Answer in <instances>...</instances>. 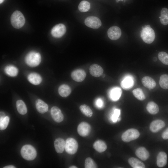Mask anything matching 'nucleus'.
<instances>
[{"label":"nucleus","instance_id":"1","mask_svg":"<svg viewBox=\"0 0 168 168\" xmlns=\"http://www.w3.org/2000/svg\"><path fill=\"white\" fill-rule=\"evenodd\" d=\"M141 37L144 42L147 44H151L153 42L155 39V33L150 26L147 25L142 27Z\"/></svg>","mask_w":168,"mask_h":168},{"label":"nucleus","instance_id":"2","mask_svg":"<svg viewBox=\"0 0 168 168\" xmlns=\"http://www.w3.org/2000/svg\"><path fill=\"white\" fill-rule=\"evenodd\" d=\"M11 22L15 28L19 29L22 27L25 22V17L22 13L19 11H15L12 14Z\"/></svg>","mask_w":168,"mask_h":168},{"label":"nucleus","instance_id":"3","mask_svg":"<svg viewBox=\"0 0 168 168\" xmlns=\"http://www.w3.org/2000/svg\"><path fill=\"white\" fill-rule=\"evenodd\" d=\"M25 60L28 66L31 67H36L41 62V56L38 52L31 51L26 55Z\"/></svg>","mask_w":168,"mask_h":168},{"label":"nucleus","instance_id":"4","mask_svg":"<svg viewBox=\"0 0 168 168\" xmlns=\"http://www.w3.org/2000/svg\"><path fill=\"white\" fill-rule=\"evenodd\" d=\"M21 152L22 157L25 159L31 161L34 159L37 155L35 148L30 145H26L22 147Z\"/></svg>","mask_w":168,"mask_h":168},{"label":"nucleus","instance_id":"5","mask_svg":"<svg viewBox=\"0 0 168 168\" xmlns=\"http://www.w3.org/2000/svg\"><path fill=\"white\" fill-rule=\"evenodd\" d=\"M140 135L139 131L136 129L130 128L125 131L122 135V140L125 142H128L138 138Z\"/></svg>","mask_w":168,"mask_h":168},{"label":"nucleus","instance_id":"6","mask_svg":"<svg viewBox=\"0 0 168 168\" xmlns=\"http://www.w3.org/2000/svg\"><path fill=\"white\" fill-rule=\"evenodd\" d=\"M78 144L74 138H67L65 142V150L67 153L70 154H74L77 152Z\"/></svg>","mask_w":168,"mask_h":168},{"label":"nucleus","instance_id":"7","mask_svg":"<svg viewBox=\"0 0 168 168\" xmlns=\"http://www.w3.org/2000/svg\"><path fill=\"white\" fill-rule=\"evenodd\" d=\"M66 30L65 26L62 24H59L55 25L51 30L52 35L55 38H60L66 33Z\"/></svg>","mask_w":168,"mask_h":168},{"label":"nucleus","instance_id":"8","mask_svg":"<svg viewBox=\"0 0 168 168\" xmlns=\"http://www.w3.org/2000/svg\"><path fill=\"white\" fill-rule=\"evenodd\" d=\"M84 23L88 27L97 29L101 25V22L100 19L95 16H90L87 17L85 20Z\"/></svg>","mask_w":168,"mask_h":168},{"label":"nucleus","instance_id":"9","mask_svg":"<svg viewBox=\"0 0 168 168\" xmlns=\"http://www.w3.org/2000/svg\"><path fill=\"white\" fill-rule=\"evenodd\" d=\"M91 131V127L87 123L83 122L80 123L77 128V131L78 134L83 137L87 136Z\"/></svg>","mask_w":168,"mask_h":168},{"label":"nucleus","instance_id":"10","mask_svg":"<svg viewBox=\"0 0 168 168\" xmlns=\"http://www.w3.org/2000/svg\"><path fill=\"white\" fill-rule=\"evenodd\" d=\"M107 35L110 39L116 40L120 37L121 35V30L120 28L117 26H113L108 29Z\"/></svg>","mask_w":168,"mask_h":168},{"label":"nucleus","instance_id":"11","mask_svg":"<svg viewBox=\"0 0 168 168\" xmlns=\"http://www.w3.org/2000/svg\"><path fill=\"white\" fill-rule=\"evenodd\" d=\"M51 114L53 119L56 122H61L63 119V115L60 109L57 106H53L51 109Z\"/></svg>","mask_w":168,"mask_h":168},{"label":"nucleus","instance_id":"12","mask_svg":"<svg viewBox=\"0 0 168 168\" xmlns=\"http://www.w3.org/2000/svg\"><path fill=\"white\" fill-rule=\"evenodd\" d=\"M86 76L85 72L82 69H77L73 71L71 76L72 79L77 82H81L85 79Z\"/></svg>","mask_w":168,"mask_h":168},{"label":"nucleus","instance_id":"13","mask_svg":"<svg viewBox=\"0 0 168 168\" xmlns=\"http://www.w3.org/2000/svg\"><path fill=\"white\" fill-rule=\"evenodd\" d=\"M165 124L162 120H156L153 121L150 124V129L153 133H156L165 127Z\"/></svg>","mask_w":168,"mask_h":168},{"label":"nucleus","instance_id":"14","mask_svg":"<svg viewBox=\"0 0 168 168\" xmlns=\"http://www.w3.org/2000/svg\"><path fill=\"white\" fill-rule=\"evenodd\" d=\"M89 72L92 76L96 77H98L102 74L103 72V70L99 65L96 64H93L90 67Z\"/></svg>","mask_w":168,"mask_h":168},{"label":"nucleus","instance_id":"15","mask_svg":"<svg viewBox=\"0 0 168 168\" xmlns=\"http://www.w3.org/2000/svg\"><path fill=\"white\" fill-rule=\"evenodd\" d=\"M134 84L133 77L130 75L126 76L121 82L120 85L124 89H130L133 86Z\"/></svg>","mask_w":168,"mask_h":168},{"label":"nucleus","instance_id":"16","mask_svg":"<svg viewBox=\"0 0 168 168\" xmlns=\"http://www.w3.org/2000/svg\"><path fill=\"white\" fill-rule=\"evenodd\" d=\"M122 93L121 89L118 87L112 88L109 91V96L111 100L116 101L120 98Z\"/></svg>","mask_w":168,"mask_h":168},{"label":"nucleus","instance_id":"17","mask_svg":"<svg viewBox=\"0 0 168 168\" xmlns=\"http://www.w3.org/2000/svg\"><path fill=\"white\" fill-rule=\"evenodd\" d=\"M54 146L56 152L58 153H61L65 148V142L62 138H57L54 141Z\"/></svg>","mask_w":168,"mask_h":168},{"label":"nucleus","instance_id":"18","mask_svg":"<svg viewBox=\"0 0 168 168\" xmlns=\"http://www.w3.org/2000/svg\"><path fill=\"white\" fill-rule=\"evenodd\" d=\"M136 155L141 160H147L149 156V154L147 150L144 147L138 148L135 152Z\"/></svg>","mask_w":168,"mask_h":168},{"label":"nucleus","instance_id":"19","mask_svg":"<svg viewBox=\"0 0 168 168\" xmlns=\"http://www.w3.org/2000/svg\"><path fill=\"white\" fill-rule=\"evenodd\" d=\"M142 82L145 87L149 89H153L156 86V83L154 80L149 76L143 77L142 79Z\"/></svg>","mask_w":168,"mask_h":168},{"label":"nucleus","instance_id":"20","mask_svg":"<svg viewBox=\"0 0 168 168\" xmlns=\"http://www.w3.org/2000/svg\"><path fill=\"white\" fill-rule=\"evenodd\" d=\"M167 156L166 153L163 152H160L157 157V166L161 167L165 166L167 163Z\"/></svg>","mask_w":168,"mask_h":168},{"label":"nucleus","instance_id":"21","mask_svg":"<svg viewBox=\"0 0 168 168\" xmlns=\"http://www.w3.org/2000/svg\"><path fill=\"white\" fill-rule=\"evenodd\" d=\"M36 108L40 113L43 114L48 110V106L47 104L40 99L37 100L35 102Z\"/></svg>","mask_w":168,"mask_h":168},{"label":"nucleus","instance_id":"22","mask_svg":"<svg viewBox=\"0 0 168 168\" xmlns=\"http://www.w3.org/2000/svg\"><path fill=\"white\" fill-rule=\"evenodd\" d=\"M28 79L30 82L34 85L39 84L42 80L40 76L34 72L30 73L28 75Z\"/></svg>","mask_w":168,"mask_h":168},{"label":"nucleus","instance_id":"23","mask_svg":"<svg viewBox=\"0 0 168 168\" xmlns=\"http://www.w3.org/2000/svg\"><path fill=\"white\" fill-rule=\"evenodd\" d=\"M93 147L96 151L100 153L104 152L107 148L105 142L100 140L95 141L93 144Z\"/></svg>","mask_w":168,"mask_h":168},{"label":"nucleus","instance_id":"24","mask_svg":"<svg viewBox=\"0 0 168 168\" xmlns=\"http://www.w3.org/2000/svg\"><path fill=\"white\" fill-rule=\"evenodd\" d=\"M58 92L59 95L63 97L68 96L71 92L70 87L66 84H62L60 86L58 89Z\"/></svg>","mask_w":168,"mask_h":168},{"label":"nucleus","instance_id":"25","mask_svg":"<svg viewBox=\"0 0 168 168\" xmlns=\"http://www.w3.org/2000/svg\"><path fill=\"white\" fill-rule=\"evenodd\" d=\"M128 162L131 167L133 168H145L144 164L138 159L131 157L128 160Z\"/></svg>","mask_w":168,"mask_h":168},{"label":"nucleus","instance_id":"26","mask_svg":"<svg viewBox=\"0 0 168 168\" xmlns=\"http://www.w3.org/2000/svg\"><path fill=\"white\" fill-rule=\"evenodd\" d=\"M146 109L149 113L152 114H156L159 111L158 105L153 101H150L148 103Z\"/></svg>","mask_w":168,"mask_h":168},{"label":"nucleus","instance_id":"27","mask_svg":"<svg viewBox=\"0 0 168 168\" xmlns=\"http://www.w3.org/2000/svg\"><path fill=\"white\" fill-rule=\"evenodd\" d=\"M16 107L18 112L21 114H25L27 113V109L24 102L19 100L16 102Z\"/></svg>","mask_w":168,"mask_h":168},{"label":"nucleus","instance_id":"28","mask_svg":"<svg viewBox=\"0 0 168 168\" xmlns=\"http://www.w3.org/2000/svg\"><path fill=\"white\" fill-rule=\"evenodd\" d=\"M4 70L7 74L11 77L16 76L18 73L17 68L12 65L7 66L5 68Z\"/></svg>","mask_w":168,"mask_h":168},{"label":"nucleus","instance_id":"29","mask_svg":"<svg viewBox=\"0 0 168 168\" xmlns=\"http://www.w3.org/2000/svg\"><path fill=\"white\" fill-rule=\"evenodd\" d=\"M161 23L164 25L168 24V9L166 8H163L161 12Z\"/></svg>","mask_w":168,"mask_h":168},{"label":"nucleus","instance_id":"30","mask_svg":"<svg viewBox=\"0 0 168 168\" xmlns=\"http://www.w3.org/2000/svg\"><path fill=\"white\" fill-rule=\"evenodd\" d=\"M81 112L86 116L91 117L93 114V112L91 109L88 105L84 104L81 105L79 107Z\"/></svg>","mask_w":168,"mask_h":168},{"label":"nucleus","instance_id":"31","mask_svg":"<svg viewBox=\"0 0 168 168\" xmlns=\"http://www.w3.org/2000/svg\"><path fill=\"white\" fill-rule=\"evenodd\" d=\"M159 83L161 87L163 89H168V75L163 74L160 78Z\"/></svg>","mask_w":168,"mask_h":168},{"label":"nucleus","instance_id":"32","mask_svg":"<svg viewBox=\"0 0 168 168\" xmlns=\"http://www.w3.org/2000/svg\"><path fill=\"white\" fill-rule=\"evenodd\" d=\"M90 8V3L86 1H82L79 3L78 8L79 10L82 12H85L88 11Z\"/></svg>","mask_w":168,"mask_h":168},{"label":"nucleus","instance_id":"33","mask_svg":"<svg viewBox=\"0 0 168 168\" xmlns=\"http://www.w3.org/2000/svg\"><path fill=\"white\" fill-rule=\"evenodd\" d=\"M132 92L133 95L138 100H143L145 99L143 91L141 88L135 89L133 90Z\"/></svg>","mask_w":168,"mask_h":168},{"label":"nucleus","instance_id":"34","mask_svg":"<svg viewBox=\"0 0 168 168\" xmlns=\"http://www.w3.org/2000/svg\"><path fill=\"white\" fill-rule=\"evenodd\" d=\"M9 118L8 116L1 117L0 118V129L1 130L5 129L9 123Z\"/></svg>","mask_w":168,"mask_h":168},{"label":"nucleus","instance_id":"35","mask_svg":"<svg viewBox=\"0 0 168 168\" xmlns=\"http://www.w3.org/2000/svg\"><path fill=\"white\" fill-rule=\"evenodd\" d=\"M160 60L164 64L168 65V54L165 52H161L158 54Z\"/></svg>","mask_w":168,"mask_h":168},{"label":"nucleus","instance_id":"36","mask_svg":"<svg viewBox=\"0 0 168 168\" xmlns=\"http://www.w3.org/2000/svg\"><path fill=\"white\" fill-rule=\"evenodd\" d=\"M85 168H97V166L92 158L87 157L85 160Z\"/></svg>","mask_w":168,"mask_h":168},{"label":"nucleus","instance_id":"37","mask_svg":"<svg viewBox=\"0 0 168 168\" xmlns=\"http://www.w3.org/2000/svg\"><path fill=\"white\" fill-rule=\"evenodd\" d=\"M120 113V111L119 109H115L113 111V113L111 115V119L114 122H116L117 121H119L120 119L119 117Z\"/></svg>","mask_w":168,"mask_h":168},{"label":"nucleus","instance_id":"38","mask_svg":"<svg viewBox=\"0 0 168 168\" xmlns=\"http://www.w3.org/2000/svg\"><path fill=\"white\" fill-rule=\"evenodd\" d=\"M96 104L97 107L101 108L103 106V101L101 99L98 98L96 100Z\"/></svg>","mask_w":168,"mask_h":168},{"label":"nucleus","instance_id":"39","mask_svg":"<svg viewBox=\"0 0 168 168\" xmlns=\"http://www.w3.org/2000/svg\"><path fill=\"white\" fill-rule=\"evenodd\" d=\"M162 137L164 139H168V128L163 132Z\"/></svg>","mask_w":168,"mask_h":168},{"label":"nucleus","instance_id":"40","mask_svg":"<svg viewBox=\"0 0 168 168\" xmlns=\"http://www.w3.org/2000/svg\"><path fill=\"white\" fill-rule=\"evenodd\" d=\"M4 168H16L14 166L12 165H8L6 166L3 167Z\"/></svg>","mask_w":168,"mask_h":168},{"label":"nucleus","instance_id":"41","mask_svg":"<svg viewBox=\"0 0 168 168\" xmlns=\"http://www.w3.org/2000/svg\"><path fill=\"white\" fill-rule=\"evenodd\" d=\"M69 168H77V167L75 166H70Z\"/></svg>","mask_w":168,"mask_h":168},{"label":"nucleus","instance_id":"42","mask_svg":"<svg viewBox=\"0 0 168 168\" xmlns=\"http://www.w3.org/2000/svg\"><path fill=\"white\" fill-rule=\"evenodd\" d=\"M153 60L156 61L157 60V58L156 57H154L153 58Z\"/></svg>","mask_w":168,"mask_h":168},{"label":"nucleus","instance_id":"43","mask_svg":"<svg viewBox=\"0 0 168 168\" xmlns=\"http://www.w3.org/2000/svg\"><path fill=\"white\" fill-rule=\"evenodd\" d=\"M4 0H0V3L1 4L4 1Z\"/></svg>","mask_w":168,"mask_h":168},{"label":"nucleus","instance_id":"44","mask_svg":"<svg viewBox=\"0 0 168 168\" xmlns=\"http://www.w3.org/2000/svg\"><path fill=\"white\" fill-rule=\"evenodd\" d=\"M119 0H116V1H119Z\"/></svg>","mask_w":168,"mask_h":168}]
</instances>
